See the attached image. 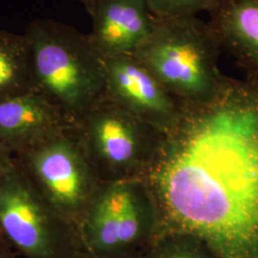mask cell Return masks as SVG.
Segmentation results:
<instances>
[{
  "label": "cell",
  "instance_id": "11",
  "mask_svg": "<svg viewBox=\"0 0 258 258\" xmlns=\"http://www.w3.org/2000/svg\"><path fill=\"white\" fill-rule=\"evenodd\" d=\"M210 26L222 51L258 80V0H221L210 12Z\"/></svg>",
  "mask_w": 258,
  "mask_h": 258
},
{
  "label": "cell",
  "instance_id": "7",
  "mask_svg": "<svg viewBox=\"0 0 258 258\" xmlns=\"http://www.w3.org/2000/svg\"><path fill=\"white\" fill-rule=\"evenodd\" d=\"M15 160L47 201L78 230L102 181L74 124L15 155Z\"/></svg>",
  "mask_w": 258,
  "mask_h": 258
},
{
  "label": "cell",
  "instance_id": "12",
  "mask_svg": "<svg viewBox=\"0 0 258 258\" xmlns=\"http://www.w3.org/2000/svg\"><path fill=\"white\" fill-rule=\"evenodd\" d=\"M34 90L31 52L25 34L0 30V99Z\"/></svg>",
  "mask_w": 258,
  "mask_h": 258
},
{
  "label": "cell",
  "instance_id": "17",
  "mask_svg": "<svg viewBox=\"0 0 258 258\" xmlns=\"http://www.w3.org/2000/svg\"><path fill=\"white\" fill-rule=\"evenodd\" d=\"M77 258H139L138 255H96L83 251Z\"/></svg>",
  "mask_w": 258,
  "mask_h": 258
},
{
  "label": "cell",
  "instance_id": "13",
  "mask_svg": "<svg viewBox=\"0 0 258 258\" xmlns=\"http://www.w3.org/2000/svg\"><path fill=\"white\" fill-rule=\"evenodd\" d=\"M139 258H218L201 240L167 232L157 234Z\"/></svg>",
  "mask_w": 258,
  "mask_h": 258
},
{
  "label": "cell",
  "instance_id": "9",
  "mask_svg": "<svg viewBox=\"0 0 258 258\" xmlns=\"http://www.w3.org/2000/svg\"><path fill=\"white\" fill-rule=\"evenodd\" d=\"M88 38L103 60L134 55L153 31L157 17L146 0H96Z\"/></svg>",
  "mask_w": 258,
  "mask_h": 258
},
{
  "label": "cell",
  "instance_id": "18",
  "mask_svg": "<svg viewBox=\"0 0 258 258\" xmlns=\"http://www.w3.org/2000/svg\"><path fill=\"white\" fill-rule=\"evenodd\" d=\"M74 1H78L80 3H82L84 5V7L86 8V10L89 9L93 5V3L96 1V0H74Z\"/></svg>",
  "mask_w": 258,
  "mask_h": 258
},
{
  "label": "cell",
  "instance_id": "10",
  "mask_svg": "<svg viewBox=\"0 0 258 258\" xmlns=\"http://www.w3.org/2000/svg\"><path fill=\"white\" fill-rule=\"evenodd\" d=\"M72 123L57 106L35 90L0 99V145L14 156Z\"/></svg>",
  "mask_w": 258,
  "mask_h": 258
},
{
  "label": "cell",
  "instance_id": "1",
  "mask_svg": "<svg viewBox=\"0 0 258 258\" xmlns=\"http://www.w3.org/2000/svg\"><path fill=\"white\" fill-rule=\"evenodd\" d=\"M180 103L141 179L155 235H191L218 258H258V80L226 77L212 99Z\"/></svg>",
  "mask_w": 258,
  "mask_h": 258
},
{
  "label": "cell",
  "instance_id": "15",
  "mask_svg": "<svg viewBox=\"0 0 258 258\" xmlns=\"http://www.w3.org/2000/svg\"><path fill=\"white\" fill-rule=\"evenodd\" d=\"M15 165V156L8 148L0 145V180L6 175Z\"/></svg>",
  "mask_w": 258,
  "mask_h": 258
},
{
  "label": "cell",
  "instance_id": "3",
  "mask_svg": "<svg viewBox=\"0 0 258 258\" xmlns=\"http://www.w3.org/2000/svg\"><path fill=\"white\" fill-rule=\"evenodd\" d=\"M222 52L209 22L197 17L158 18L134 56L179 102H205L219 91L226 77Z\"/></svg>",
  "mask_w": 258,
  "mask_h": 258
},
{
  "label": "cell",
  "instance_id": "6",
  "mask_svg": "<svg viewBox=\"0 0 258 258\" xmlns=\"http://www.w3.org/2000/svg\"><path fill=\"white\" fill-rule=\"evenodd\" d=\"M0 231L25 258H77L83 252L77 228L47 201L16 160L0 180Z\"/></svg>",
  "mask_w": 258,
  "mask_h": 258
},
{
  "label": "cell",
  "instance_id": "4",
  "mask_svg": "<svg viewBox=\"0 0 258 258\" xmlns=\"http://www.w3.org/2000/svg\"><path fill=\"white\" fill-rule=\"evenodd\" d=\"M157 231L155 206L141 179L102 181L78 227L83 251L140 255Z\"/></svg>",
  "mask_w": 258,
  "mask_h": 258
},
{
  "label": "cell",
  "instance_id": "8",
  "mask_svg": "<svg viewBox=\"0 0 258 258\" xmlns=\"http://www.w3.org/2000/svg\"><path fill=\"white\" fill-rule=\"evenodd\" d=\"M104 95L162 133L179 117L181 103L133 55L104 60Z\"/></svg>",
  "mask_w": 258,
  "mask_h": 258
},
{
  "label": "cell",
  "instance_id": "16",
  "mask_svg": "<svg viewBox=\"0 0 258 258\" xmlns=\"http://www.w3.org/2000/svg\"><path fill=\"white\" fill-rule=\"evenodd\" d=\"M17 254L0 231V258H18Z\"/></svg>",
  "mask_w": 258,
  "mask_h": 258
},
{
  "label": "cell",
  "instance_id": "2",
  "mask_svg": "<svg viewBox=\"0 0 258 258\" xmlns=\"http://www.w3.org/2000/svg\"><path fill=\"white\" fill-rule=\"evenodd\" d=\"M34 90L74 122L104 92V60L88 35L54 19H37L26 27Z\"/></svg>",
  "mask_w": 258,
  "mask_h": 258
},
{
  "label": "cell",
  "instance_id": "5",
  "mask_svg": "<svg viewBox=\"0 0 258 258\" xmlns=\"http://www.w3.org/2000/svg\"><path fill=\"white\" fill-rule=\"evenodd\" d=\"M73 124L102 181L142 179L162 135L104 93Z\"/></svg>",
  "mask_w": 258,
  "mask_h": 258
},
{
  "label": "cell",
  "instance_id": "14",
  "mask_svg": "<svg viewBox=\"0 0 258 258\" xmlns=\"http://www.w3.org/2000/svg\"><path fill=\"white\" fill-rule=\"evenodd\" d=\"M158 18L197 17L199 13L211 12L221 0H146Z\"/></svg>",
  "mask_w": 258,
  "mask_h": 258
}]
</instances>
